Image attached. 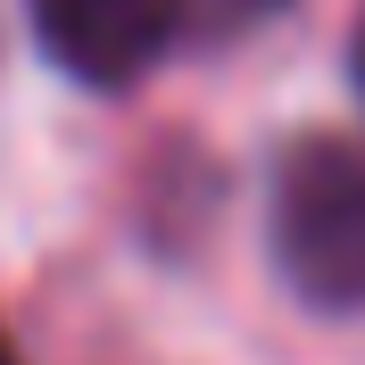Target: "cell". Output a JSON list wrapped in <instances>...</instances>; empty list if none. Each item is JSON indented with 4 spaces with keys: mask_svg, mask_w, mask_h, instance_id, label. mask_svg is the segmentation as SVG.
I'll use <instances>...</instances> for the list:
<instances>
[{
    "mask_svg": "<svg viewBox=\"0 0 365 365\" xmlns=\"http://www.w3.org/2000/svg\"><path fill=\"white\" fill-rule=\"evenodd\" d=\"M266 250L316 316H365V150L291 133L266 175Z\"/></svg>",
    "mask_w": 365,
    "mask_h": 365,
    "instance_id": "6da1fadb",
    "label": "cell"
},
{
    "mask_svg": "<svg viewBox=\"0 0 365 365\" xmlns=\"http://www.w3.org/2000/svg\"><path fill=\"white\" fill-rule=\"evenodd\" d=\"M50 67L91 91H125L182 42V0H25Z\"/></svg>",
    "mask_w": 365,
    "mask_h": 365,
    "instance_id": "7a4b0ae2",
    "label": "cell"
},
{
    "mask_svg": "<svg viewBox=\"0 0 365 365\" xmlns=\"http://www.w3.org/2000/svg\"><path fill=\"white\" fill-rule=\"evenodd\" d=\"M274 9H291V0H182V34L191 42H232V34L266 25Z\"/></svg>",
    "mask_w": 365,
    "mask_h": 365,
    "instance_id": "3957f363",
    "label": "cell"
},
{
    "mask_svg": "<svg viewBox=\"0 0 365 365\" xmlns=\"http://www.w3.org/2000/svg\"><path fill=\"white\" fill-rule=\"evenodd\" d=\"M349 75H357V100H365V17H357V42H349Z\"/></svg>",
    "mask_w": 365,
    "mask_h": 365,
    "instance_id": "277c9868",
    "label": "cell"
},
{
    "mask_svg": "<svg viewBox=\"0 0 365 365\" xmlns=\"http://www.w3.org/2000/svg\"><path fill=\"white\" fill-rule=\"evenodd\" d=\"M0 365H17V349H9V332H0Z\"/></svg>",
    "mask_w": 365,
    "mask_h": 365,
    "instance_id": "5b68a950",
    "label": "cell"
}]
</instances>
